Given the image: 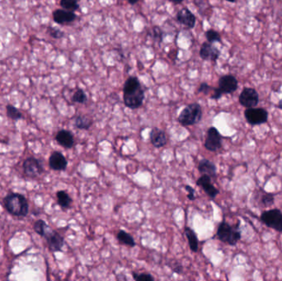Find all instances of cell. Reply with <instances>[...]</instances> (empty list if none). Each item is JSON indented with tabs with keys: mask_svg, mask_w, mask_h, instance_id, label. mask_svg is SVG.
Here are the masks:
<instances>
[{
	"mask_svg": "<svg viewBox=\"0 0 282 281\" xmlns=\"http://www.w3.org/2000/svg\"><path fill=\"white\" fill-rule=\"evenodd\" d=\"M133 278L137 281H154V276H152L149 273H136L133 272L132 273Z\"/></svg>",
	"mask_w": 282,
	"mask_h": 281,
	"instance_id": "cell-30",
	"label": "cell"
},
{
	"mask_svg": "<svg viewBox=\"0 0 282 281\" xmlns=\"http://www.w3.org/2000/svg\"><path fill=\"white\" fill-rule=\"evenodd\" d=\"M185 189L188 192V198L190 201H195L196 199V195H195V189L191 187V186L187 185L185 187Z\"/></svg>",
	"mask_w": 282,
	"mask_h": 281,
	"instance_id": "cell-33",
	"label": "cell"
},
{
	"mask_svg": "<svg viewBox=\"0 0 282 281\" xmlns=\"http://www.w3.org/2000/svg\"><path fill=\"white\" fill-rule=\"evenodd\" d=\"M72 101L76 103L84 104L88 102V96L83 89H78L72 96Z\"/></svg>",
	"mask_w": 282,
	"mask_h": 281,
	"instance_id": "cell-26",
	"label": "cell"
},
{
	"mask_svg": "<svg viewBox=\"0 0 282 281\" xmlns=\"http://www.w3.org/2000/svg\"><path fill=\"white\" fill-rule=\"evenodd\" d=\"M171 268H172L176 273L181 274V272L183 271V266L178 262H174V265L171 266Z\"/></svg>",
	"mask_w": 282,
	"mask_h": 281,
	"instance_id": "cell-36",
	"label": "cell"
},
{
	"mask_svg": "<svg viewBox=\"0 0 282 281\" xmlns=\"http://www.w3.org/2000/svg\"><path fill=\"white\" fill-rule=\"evenodd\" d=\"M177 20L179 23L189 29L193 28L196 25V17L187 8H182L181 10L178 11Z\"/></svg>",
	"mask_w": 282,
	"mask_h": 281,
	"instance_id": "cell-16",
	"label": "cell"
},
{
	"mask_svg": "<svg viewBox=\"0 0 282 281\" xmlns=\"http://www.w3.org/2000/svg\"><path fill=\"white\" fill-rule=\"evenodd\" d=\"M212 89H213V88L210 86L209 84H207V83H202L199 86L198 92L201 94H208Z\"/></svg>",
	"mask_w": 282,
	"mask_h": 281,
	"instance_id": "cell-32",
	"label": "cell"
},
{
	"mask_svg": "<svg viewBox=\"0 0 282 281\" xmlns=\"http://www.w3.org/2000/svg\"><path fill=\"white\" fill-rule=\"evenodd\" d=\"M74 125L77 129H79V130H88L93 125V120L91 118H89L85 115H80L75 118Z\"/></svg>",
	"mask_w": 282,
	"mask_h": 281,
	"instance_id": "cell-22",
	"label": "cell"
},
{
	"mask_svg": "<svg viewBox=\"0 0 282 281\" xmlns=\"http://www.w3.org/2000/svg\"><path fill=\"white\" fill-rule=\"evenodd\" d=\"M117 238H118V241L120 243L129 246V247H134L136 245L134 237L128 233L124 231V230H120L118 232V235H117Z\"/></svg>",
	"mask_w": 282,
	"mask_h": 281,
	"instance_id": "cell-23",
	"label": "cell"
},
{
	"mask_svg": "<svg viewBox=\"0 0 282 281\" xmlns=\"http://www.w3.org/2000/svg\"><path fill=\"white\" fill-rule=\"evenodd\" d=\"M198 170L201 175H208L210 177H215L217 174V167L213 162L209 159H201L199 162Z\"/></svg>",
	"mask_w": 282,
	"mask_h": 281,
	"instance_id": "cell-19",
	"label": "cell"
},
{
	"mask_svg": "<svg viewBox=\"0 0 282 281\" xmlns=\"http://www.w3.org/2000/svg\"><path fill=\"white\" fill-rule=\"evenodd\" d=\"M206 37H207V41L210 43H214V42H221V37L219 35V32H217L216 31L214 30H208V31H206Z\"/></svg>",
	"mask_w": 282,
	"mask_h": 281,
	"instance_id": "cell-28",
	"label": "cell"
},
{
	"mask_svg": "<svg viewBox=\"0 0 282 281\" xmlns=\"http://www.w3.org/2000/svg\"><path fill=\"white\" fill-rule=\"evenodd\" d=\"M47 31L48 33L50 35V37L54 38V39H60L64 37V31H61L59 28H55V27H53V26H49L47 28Z\"/></svg>",
	"mask_w": 282,
	"mask_h": 281,
	"instance_id": "cell-31",
	"label": "cell"
},
{
	"mask_svg": "<svg viewBox=\"0 0 282 281\" xmlns=\"http://www.w3.org/2000/svg\"><path fill=\"white\" fill-rule=\"evenodd\" d=\"M238 101L246 108L256 107L259 102L258 93L253 88H244L241 92Z\"/></svg>",
	"mask_w": 282,
	"mask_h": 281,
	"instance_id": "cell-9",
	"label": "cell"
},
{
	"mask_svg": "<svg viewBox=\"0 0 282 281\" xmlns=\"http://www.w3.org/2000/svg\"><path fill=\"white\" fill-rule=\"evenodd\" d=\"M60 4L63 9L71 12L78 10L79 8L78 0H60Z\"/></svg>",
	"mask_w": 282,
	"mask_h": 281,
	"instance_id": "cell-25",
	"label": "cell"
},
{
	"mask_svg": "<svg viewBox=\"0 0 282 281\" xmlns=\"http://www.w3.org/2000/svg\"><path fill=\"white\" fill-rule=\"evenodd\" d=\"M216 235L219 241L230 246H235L242 237L239 229V222L235 226H232L224 220L219 224Z\"/></svg>",
	"mask_w": 282,
	"mask_h": 281,
	"instance_id": "cell-3",
	"label": "cell"
},
{
	"mask_svg": "<svg viewBox=\"0 0 282 281\" xmlns=\"http://www.w3.org/2000/svg\"><path fill=\"white\" fill-rule=\"evenodd\" d=\"M153 32H154V38L159 40L160 42H162L163 34L161 29L159 26H154V28H153Z\"/></svg>",
	"mask_w": 282,
	"mask_h": 281,
	"instance_id": "cell-34",
	"label": "cell"
},
{
	"mask_svg": "<svg viewBox=\"0 0 282 281\" xmlns=\"http://www.w3.org/2000/svg\"><path fill=\"white\" fill-rule=\"evenodd\" d=\"M149 140L154 147L157 148L164 147L167 143V136L162 129L154 127L149 134Z\"/></svg>",
	"mask_w": 282,
	"mask_h": 281,
	"instance_id": "cell-14",
	"label": "cell"
},
{
	"mask_svg": "<svg viewBox=\"0 0 282 281\" xmlns=\"http://www.w3.org/2000/svg\"><path fill=\"white\" fill-rule=\"evenodd\" d=\"M196 185L201 187L208 196L214 199L219 194V190L212 183V177L208 175H201L196 181Z\"/></svg>",
	"mask_w": 282,
	"mask_h": 281,
	"instance_id": "cell-12",
	"label": "cell"
},
{
	"mask_svg": "<svg viewBox=\"0 0 282 281\" xmlns=\"http://www.w3.org/2000/svg\"><path fill=\"white\" fill-rule=\"evenodd\" d=\"M128 3H131V4H135V3H137L139 0H126Z\"/></svg>",
	"mask_w": 282,
	"mask_h": 281,
	"instance_id": "cell-39",
	"label": "cell"
},
{
	"mask_svg": "<svg viewBox=\"0 0 282 281\" xmlns=\"http://www.w3.org/2000/svg\"><path fill=\"white\" fill-rule=\"evenodd\" d=\"M200 56L204 60H211L215 62L219 59L220 51L216 47L210 42H204L201 45V49L199 51Z\"/></svg>",
	"mask_w": 282,
	"mask_h": 281,
	"instance_id": "cell-13",
	"label": "cell"
},
{
	"mask_svg": "<svg viewBox=\"0 0 282 281\" xmlns=\"http://www.w3.org/2000/svg\"><path fill=\"white\" fill-rule=\"evenodd\" d=\"M238 79L231 74L224 75L219 79V89L223 94H231L238 89Z\"/></svg>",
	"mask_w": 282,
	"mask_h": 281,
	"instance_id": "cell-11",
	"label": "cell"
},
{
	"mask_svg": "<svg viewBox=\"0 0 282 281\" xmlns=\"http://www.w3.org/2000/svg\"><path fill=\"white\" fill-rule=\"evenodd\" d=\"M170 1L175 4H179V3H183L184 0H170Z\"/></svg>",
	"mask_w": 282,
	"mask_h": 281,
	"instance_id": "cell-37",
	"label": "cell"
},
{
	"mask_svg": "<svg viewBox=\"0 0 282 281\" xmlns=\"http://www.w3.org/2000/svg\"><path fill=\"white\" fill-rule=\"evenodd\" d=\"M274 202L275 196L272 193H264L263 195H261V203L264 207H271L274 205Z\"/></svg>",
	"mask_w": 282,
	"mask_h": 281,
	"instance_id": "cell-27",
	"label": "cell"
},
{
	"mask_svg": "<svg viewBox=\"0 0 282 281\" xmlns=\"http://www.w3.org/2000/svg\"><path fill=\"white\" fill-rule=\"evenodd\" d=\"M24 173L29 177H36L44 172V167L39 159L30 157L26 159L23 164Z\"/></svg>",
	"mask_w": 282,
	"mask_h": 281,
	"instance_id": "cell-10",
	"label": "cell"
},
{
	"mask_svg": "<svg viewBox=\"0 0 282 281\" xmlns=\"http://www.w3.org/2000/svg\"><path fill=\"white\" fill-rule=\"evenodd\" d=\"M55 140L60 145L64 148H71L74 145V138L73 134L70 131L66 130H61L56 134Z\"/></svg>",
	"mask_w": 282,
	"mask_h": 281,
	"instance_id": "cell-18",
	"label": "cell"
},
{
	"mask_svg": "<svg viewBox=\"0 0 282 281\" xmlns=\"http://www.w3.org/2000/svg\"><path fill=\"white\" fill-rule=\"evenodd\" d=\"M75 19V13L66 9H57L53 13V20L60 25L71 23Z\"/></svg>",
	"mask_w": 282,
	"mask_h": 281,
	"instance_id": "cell-17",
	"label": "cell"
},
{
	"mask_svg": "<svg viewBox=\"0 0 282 281\" xmlns=\"http://www.w3.org/2000/svg\"><path fill=\"white\" fill-rule=\"evenodd\" d=\"M228 2H230V3H235L236 2V0H226Z\"/></svg>",
	"mask_w": 282,
	"mask_h": 281,
	"instance_id": "cell-40",
	"label": "cell"
},
{
	"mask_svg": "<svg viewBox=\"0 0 282 281\" xmlns=\"http://www.w3.org/2000/svg\"><path fill=\"white\" fill-rule=\"evenodd\" d=\"M6 112H7V116L12 120H19L23 118L22 112L13 105H8L6 107Z\"/></svg>",
	"mask_w": 282,
	"mask_h": 281,
	"instance_id": "cell-24",
	"label": "cell"
},
{
	"mask_svg": "<svg viewBox=\"0 0 282 281\" xmlns=\"http://www.w3.org/2000/svg\"><path fill=\"white\" fill-rule=\"evenodd\" d=\"M185 235L188 238V244L193 253H197L199 248V240L196 233L190 227H186Z\"/></svg>",
	"mask_w": 282,
	"mask_h": 281,
	"instance_id": "cell-20",
	"label": "cell"
},
{
	"mask_svg": "<svg viewBox=\"0 0 282 281\" xmlns=\"http://www.w3.org/2000/svg\"><path fill=\"white\" fill-rule=\"evenodd\" d=\"M123 99L125 107L130 109H138L143 104L144 92L136 77H130L125 81L123 88Z\"/></svg>",
	"mask_w": 282,
	"mask_h": 281,
	"instance_id": "cell-1",
	"label": "cell"
},
{
	"mask_svg": "<svg viewBox=\"0 0 282 281\" xmlns=\"http://www.w3.org/2000/svg\"><path fill=\"white\" fill-rule=\"evenodd\" d=\"M223 137L216 128L212 126L207 130L205 148L211 152H216L222 147Z\"/></svg>",
	"mask_w": 282,
	"mask_h": 281,
	"instance_id": "cell-8",
	"label": "cell"
},
{
	"mask_svg": "<svg viewBox=\"0 0 282 281\" xmlns=\"http://www.w3.org/2000/svg\"><path fill=\"white\" fill-rule=\"evenodd\" d=\"M214 93L212 94V96H211V98L214 99V100H218V99L220 98L221 96L224 95L222 94V92L219 90V88H214Z\"/></svg>",
	"mask_w": 282,
	"mask_h": 281,
	"instance_id": "cell-35",
	"label": "cell"
},
{
	"mask_svg": "<svg viewBox=\"0 0 282 281\" xmlns=\"http://www.w3.org/2000/svg\"><path fill=\"white\" fill-rule=\"evenodd\" d=\"M47 227V223L44 220H42V219L37 220L33 224V229H34L35 232L37 233V234L40 235L41 237H42L43 233H44L45 229H46Z\"/></svg>",
	"mask_w": 282,
	"mask_h": 281,
	"instance_id": "cell-29",
	"label": "cell"
},
{
	"mask_svg": "<svg viewBox=\"0 0 282 281\" xmlns=\"http://www.w3.org/2000/svg\"><path fill=\"white\" fill-rule=\"evenodd\" d=\"M244 117L249 125H262L268 120V112L263 108L252 107L245 110Z\"/></svg>",
	"mask_w": 282,
	"mask_h": 281,
	"instance_id": "cell-7",
	"label": "cell"
},
{
	"mask_svg": "<svg viewBox=\"0 0 282 281\" xmlns=\"http://www.w3.org/2000/svg\"><path fill=\"white\" fill-rule=\"evenodd\" d=\"M49 166L54 171H65L68 166V162L60 152H53L49 159Z\"/></svg>",
	"mask_w": 282,
	"mask_h": 281,
	"instance_id": "cell-15",
	"label": "cell"
},
{
	"mask_svg": "<svg viewBox=\"0 0 282 281\" xmlns=\"http://www.w3.org/2000/svg\"><path fill=\"white\" fill-rule=\"evenodd\" d=\"M56 197H57L58 205L63 209L70 208L71 204L73 202L72 198L65 190H59L56 193Z\"/></svg>",
	"mask_w": 282,
	"mask_h": 281,
	"instance_id": "cell-21",
	"label": "cell"
},
{
	"mask_svg": "<svg viewBox=\"0 0 282 281\" xmlns=\"http://www.w3.org/2000/svg\"><path fill=\"white\" fill-rule=\"evenodd\" d=\"M277 108H279V109L282 110V100H280L279 102H278V104H277Z\"/></svg>",
	"mask_w": 282,
	"mask_h": 281,
	"instance_id": "cell-38",
	"label": "cell"
},
{
	"mask_svg": "<svg viewBox=\"0 0 282 281\" xmlns=\"http://www.w3.org/2000/svg\"><path fill=\"white\" fill-rule=\"evenodd\" d=\"M42 237L47 240V245L51 252H62L63 247L65 245V239L59 233L50 229V227L47 225Z\"/></svg>",
	"mask_w": 282,
	"mask_h": 281,
	"instance_id": "cell-6",
	"label": "cell"
},
{
	"mask_svg": "<svg viewBox=\"0 0 282 281\" xmlns=\"http://www.w3.org/2000/svg\"><path fill=\"white\" fill-rule=\"evenodd\" d=\"M260 219L266 227L282 233V212L278 209L264 211Z\"/></svg>",
	"mask_w": 282,
	"mask_h": 281,
	"instance_id": "cell-5",
	"label": "cell"
},
{
	"mask_svg": "<svg viewBox=\"0 0 282 281\" xmlns=\"http://www.w3.org/2000/svg\"><path fill=\"white\" fill-rule=\"evenodd\" d=\"M3 204L8 213L18 217H25L29 212L26 197L19 193H10L3 199Z\"/></svg>",
	"mask_w": 282,
	"mask_h": 281,
	"instance_id": "cell-2",
	"label": "cell"
},
{
	"mask_svg": "<svg viewBox=\"0 0 282 281\" xmlns=\"http://www.w3.org/2000/svg\"><path fill=\"white\" fill-rule=\"evenodd\" d=\"M202 118V108L198 103H191L183 108L178 117V121L183 126H190L200 122Z\"/></svg>",
	"mask_w": 282,
	"mask_h": 281,
	"instance_id": "cell-4",
	"label": "cell"
}]
</instances>
